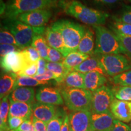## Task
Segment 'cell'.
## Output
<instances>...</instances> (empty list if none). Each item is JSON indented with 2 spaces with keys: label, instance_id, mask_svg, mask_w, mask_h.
Here are the masks:
<instances>
[{
  "label": "cell",
  "instance_id": "83f0119b",
  "mask_svg": "<svg viewBox=\"0 0 131 131\" xmlns=\"http://www.w3.org/2000/svg\"><path fill=\"white\" fill-rule=\"evenodd\" d=\"M66 114V112L62 108L57 109L55 115L47 124V131H61Z\"/></svg>",
  "mask_w": 131,
  "mask_h": 131
},
{
  "label": "cell",
  "instance_id": "b9f144b4",
  "mask_svg": "<svg viewBox=\"0 0 131 131\" xmlns=\"http://www.w3.org/2000/svg\"><path fill=\"white\" fill-rule=\"evenodd\" d=\"M34 78L41 81H49L52 80H55V81L56 80V76L55 74L48 69L46 70L43 74L36 75L34 77Z\"/></svg>",
  "mask_w": 131,
  "mask_h": 131
},
{
  "label": "cell",
  "instance_id": "9c48e42d",
  "mask_svg": "<svg viewBox=\"0 0 131 131\" xmlns=\"http://www.w3.org/2000/svg\"><path fill=\"white\" fill-rule=\"evenodd\" d=\"M52 16L50 9H40L21 14L17 19L32 27H43Z\"/></svg>",
  "mask_w": 131,
  "mask_h": 131
},
{
  "label": "cell",
  "instance_id": "d590c367",
  "mask_svg": "<svg viewBox=\"0 0 131 131\" xmlns=\"http://www.w3.org/2000/svg\"><path fill=\"white\" fill-rule=\"evenodd\" d=\"M94 6L97 7L112 8L120 4L123 0H88Z\"/></svg>",
  "mask_w": 131,
  "mask_h": 131
},
{
  "label": "cell",
  "instance_id": "836d02e7",
  "mask_svg": "<svg viewBox=\"0 0 131 131\" xmlns=\"http://www.w3.org/2000/svg\"><path fill=\"white\" fill-rule=\"evenodd\" d=\"M112 19L131 25V6L123 5L119 12L113 16Z\"/></svg>",
  "mask_w": 131,
  "mask_h": 131
},
{
  "label": "cell",
  "instance_id": "8992f818",
  "mask_svg": "<svg viewBox=\"0 0 131 131\" xmlns=\"http://www.w3.org/2000/svg\"><path fill=\"white\" fill-rule=\"evenodd\" d=\"M1 27L7 29L14 36L21 49L30 46L34 36L37 35V28L31 27L17 18H5Z\"/></svg>",
  "mask_w": 131,
  "mask_h": 131
},
{
  "label": "cell",
  "instance_id": "e0dca14e",
  "mask_svg": "<svg viewBox=\"0 0 131 131\" xmlns=\"http://www.w3.org/2000/svg\"><path fill=\"white\" fill-rule=\"evenodd\" d=\"M95 49V32L93 27H86L84 34L80 41L78 51L86 55H94Z\"/></svg>",
  "mask_w": 131,
  "mask_h": 131
},
{
  "label": "cell",
  "instance_id": "2e32d148",
  "mask_svg": "<svg viewBox=\"0 0 131 131\" xmlns=\"http://www.w3.org/2000/svg\"><path fill=\"white\" fill-rule=\"evenodd\" d=\"M57 109L52 104L37 101L33 104L32 117L47 124L55 115Z\"/></svg>",
  "mask_w": 131,
  "mask_h": 131
},
{
  "label": "cell",
  "instance_id": "ee69618b",
  "mask_svg": "<svg viewBox=\"0 0 131 131\" xmlns=\"http://www.w3.org/2000/svg\"><path fill=\"white\" fill-rule=\"evenodd\" d=\"M112 131H131V127L124 122L115 119Z\"/></svg>",
  "mask_w": 131,
  "mask_h": 131
},
{
  "label": "cell",
  "instance_id": "74e56055",
  "mask_svg": "<svg viewBox=\"0 0 131 131\" xmlns=\"http://www.w3.org/2000/svg\"><path fill=\"white\" fill-rule=\"evenodd\" d=\"M64 58V57L61 52L49 46L47 61L51 62V63H62Z\"/></svg>",
  "mask_w": 131,
  "mask_h": 131
},
{
  "label": "cell",
  "instance_id": "7a4b0ae2",
  "mask_svg": "<svg viewBox=\"0 0 131 131\" xmlns=\"http://www.w3.org/2000/svg\"><path fill=\"white\" fill-rule=\"evenodd\" d=\"M60 0H7L2 15L5 18H17L19 15L40 9L58 7ZM1 15V16H2Z\"/></svg>",
  "mask_w": 131,
  "mask_h": 131
},
{
  "label": "cell",
  "instance_id": "44dd1931",
  "mask_svg": "<svg viewBox=\"0 0 131 131\" xmlns=\"http://www.w3.org/2000/svg\"><path fill=\"white\" fill-rule=\"evenodd\" d=\"M17 74L11 72H4L1 75L0 79V98H3L9 96L10 94L14 90L16 80Z\"/></svg>",
  "mask_w": 131,
  "mask_h": 131
},
{
  "label": "cell",
  "instance_id": "4316f807",
  "mask_svg": "<svg viewBox=\"0 0 131 131\" xmlns=\"http://www.w3.org/2000/svg\"><path fill=\"white\" fill-rule=\"evenodd\" d=\"M31 46L38 52L41 58L47 60L49 46L47 43L46 39L43 35H35L34 36Z\"/></svg>",
  "mask_w": 131,
  "mask_h": 131
},
{
  "label": "cell",
  "instance_id": "681fc988",
  "mask_svg": "<svg viewBox=\"0 0 131 131\" xmlns=\"http://www.w3.org/2000/svg\"><path fill=\"white\" fill-rule=\"evenodd\" d=\"M130 127H131V123H130Z\"/></svg>",
  "mask_w": 131,
  "mask_h": 131
},
{
  "label": "cell",
  "instance_id": "7402d4cb",
  "mask_svg": "<svg viewBox=\"0 0 131 131\" xmlns=\"http://www.w3.org/2000/svg\"><path fill=\"white\" fill-rule=\"evenodd\" d=\"M73 70L79 72L83 73H86L90 72L96 71L106 75L105 72L97 57L95 55L89 57L78 66L73 69Z\"/></svg>",
  "mask_w": 131,
  "mask_h": 131
},
{
  "label": "cell",
  "instance_id": "d4e9b609",
  "mask_svg": "<svg viewBox=\"0 0 131 131\" xmlns=\"http://www.w3.org/2000/svg\"><path fill=\"white\" fill-rule=\"evenodd\" d=\"M9 96L1 99L0 104V129L1 131H10L8 125L7 118H9L10 110Z\"/></svg>",
  "mask_w": 131,
  "mask_h": 131
},
{
  "label": "cell",
  "instance_id": "277c9868",
  "mask_svg": "<svg viewBox=\"0 0 131 131\" xmlns=\"http://www.w3.org/2000/svg\"><path fill=\"white\" fill-rule=\"evenodd\" d=\"M95 32L94 55L124 54L119 39L111 29L103 26H92Z\"/></svg>",
  "mask_w": 131,
  "mask_h": 131
},
{
  "label": "cell",
  "instance_id": "ba28073f",
  "mask_svg": "<svg viewBox=\"0 0 131 131\" xmlns=\"http://www.w3.org/2000/svg\"><path fill=\"white\" fill-rule=\"evenodd\" d=\"M115 99L112 89L104 85L92 92L91 112L92 114H101L111 112L110 107Z\"/></svg>",
  "mask_w": 131,
  "mask_h": 131
},
{
  "label": "cell",
  "instance_id": "30bf717a",
  "mask_svg": "<svg viewBox=\"0 0 131 131\" xmlns=\"http://www.w3.org/2000/svg\"><path fill=\"white\" fill-rule=\"evenodd\" d=\"M91 111H73L68 114L69 131H91Z\"/></svg>",
  "mask_w": 131,
  "mask_h": 131
},
{
  "label": "cell",
  "instance_id": "5bb4252c",
  "mask_svg": "<svg viewBox=\"0 0 131 131\" xmlns=\"http://www.w3.org/2000/svg\"><path fill=\"white\" fill-rule=\"evenodd\" d=\"M110 111L115 119L124 123H129L131 121V101L115 98L111 105Z\"/></svg>",
  "mask_w": 131,
  "mask_h": 131
},
{
  "label": "cell",
  "instance_id": "4fadbf2b",
  "mask_svg": "<svg viewBox=\"0 0 131 131\" xmlns=\"http://www.w3.org/2000/svg\"><path fill=\"white\" fill-rule=\"evenodd\" d=\"M115 119L111 112L92 114L91 131H112Z\"/></svg>",
  "mask_w": 131,
  "mask_h": 131
},
{
  "label": "cell",
  "instance_id": "60d3db41",
  "mask_svg": "<svg viewBox=\"0 0 131 131\" xmlns=\"http://www.w3.org/2000/svg\"><path fill=\"white\" fill-rule=\"evenodd\" d=\"M21 49L18 46L12 45H6V44H1L0 45V55L1 57H4L10 52L17 51V50H21Z\"/></svg>",
  "mask_w": 131,
  "mask_h": 131
},
{
  "label": "cell",
  "instance_id": "9a60e30c",
  "mask_svg": "<svg viewBox=\"0 0 131 131\" xmlns=\"http://www.w3.org/2000/svg\"><path fill=\"white\" fill-rule=\"evenodd\" d=\"M45 34L49 47L58 50L64 57L69 53L65 46L63 36L58 30L52 28L50 26L46 28Z\"/></svg>",
  "mask_w": 131,
  "mask_h": 131
},
{
  "label": "cell",
  "instance_id": "6da1fadb",
  "mask_svg": "<svg viewBox=\"0 0 131 131\" xmlns=\"http://www.w3.org/2000/svg\"><path fill=\"white\" fill-rule=\"evenodd\" d=\"M58 7L66 15L87 25L103 26L109 17L107 13L88 7L77 0H60Z\"/></svg>",
  "mask_w": 131,
  "mask_h": 131
},
{
  "label": "cell",
  "instance_id": "7c38bea8",
  "mask_svg": "<svg viewBox=\"0 0 131 131\" xmlns=\"http://www.w3.org/2000/svg\"><path fill=\"white\" fill-rule=\"evenodd\" d=\"M21 50L10 52L4 57H1V68L3 72L17 74L23 69L27 66L21 55Z\"/></svg>",
  "mask_w": 131,
  "mask_h": 131
},
{
  "label": "cell",
  "instance_id": "1f68e13d",
  "mask_svg": "<svg viewBox=\"0 0 131 131\" xmlns=\"http://www.w3.org/2000/svg\"><path fill=\"white\" fill-rule=\"evenodd\" d=\"M112 91L116 99L131 101V87L115 86L112 88Z\"/></svg>",
  "mask_w": 131,
  "mask_h": 131
},
{
  "label": "cell",
  "instance_id": "484cf974",
  "mask_svg": "<svg viewBox=\"0 0 131 131\" xmlns=\"http://www.w3.org/2000/svg\"><path fill=\"white\" fill-rule=\"evenodd\" d=\"M47 69L50 70L55 74L56 76L55 81L59 84L63 83L66 75L71 72V70L66 68L63 63L48 62L47 64Z\"/></svg>",
  "mask_w": 131,
  "mask_h": 131
},
{
  "label": "cell",
  "instance_id": "52a82bcc",
  "mask_svg": "<svg viewBox=\"0 0 131 131\" xmlns=\"http://www.w3.org/2000/svg\"><path fill=\"white\" fill-rule=\"evenodd\" d=\"M100 62L106 75L114 77L131 69V61L122 54L94 55Z\"/></svg>",
  "mask_w": 131,
  "mask_h": 131
},
{
  "label": "cell",
  "instance_id": "7dc6e473",
  "mask_svg": "<svg viewBox=\"0 0 131 131\" xmlns=\"http://www.w3.org/2000/svg\"><path fill=\"white\" fill-rule=\"evenodd\" d=\"M61 131H69V115L66 114L64 122L62 126Z\"/></svg>",
  "mask_w": 131,
  "mask_h": 131
},
{
  "label": "cell",
  "instance_id": "4dcf8cb0",
  "mask_svg": "<svg viewBox=\"0 0 131 131\" xmlns=\"http://www.w3.org/2000/svg\"><path fill=\"white\" fill-rule=\"evenodd\" d=\"M21 53L27 66L36 63L41 58L38 52L32 46L22 49L21 50Z\"/></svg>",
  "mask_w": 131,
  "mask_h": 131
},
{
  "label": "cell",
  "instance_id": "8d00e7d4",
  "mask_svg": "<svg viewBox=\"0 0 131 131\" xmlns=\"http://www.w3.org/2000/svg\"><path fill=\"white\" fill-rule=\"evenodd\" d=\"M0 42L1 44H6V45H12L18 46L14 36L7 29L1 28L0 32Z\"/></svg>",
  "mask_w": 131,
  "mask_h": 131
},
{
  "label": "cell",
  "instance_id": "7bdbcfd3",
  "mask_svg": "<svg viewBox=\"0 0 131 131\" xmlns=\"http://www.w3.org/2000/svg\"><path fill=\"white\" fill-rule=\"evenodd\" d=\"M11 131H37L34 123L31 119H27L18 128Z\"/></svg>",
  "mask_w": 131,
  "mask_h": 131
},
{
  "label": "cell",
  "instance_id": "f1b7e54d",
  "mask_svg": "<svg viewBox=\"0 0 131 131\" xmlns=\"http://www.w3.org/2000/svg\"><path fill=\"white\" fill-rule=\"evenodd\" d=\"M108 26H109V29H111L115 34L131 36L130 24L112 19L109 23Z\"/></svg>",
  "mask_w": 131,
  "mask_h": 131
},
{
  "label": "cell",
  "instance_id": "5b68a950",
  "mask_svg": "<svg viewBox=\"0 0 131 131\" xmlns=\"http://www.w3.org/2000/svg\"><path fill=\"white\" fill-rule=\"evenodd\" d=\"M61 93L66 107L73 111H91L92 92L86 89L65 88Z\"/></svg>",
  "mask_w": 131,
  "mask_h": 131
},
{
  "label": "cell",
  "instance_id": "ffe728a7",
  "mask_svg": "<svg viewBox=\"0 0 131 131\" xmlns=\"http://www.w3.org/2000/svg\"><path fill=\"white\" fill-rule=\"evenodd\" d=\"M107 83L105 75L93 71L84 73L85 89L94 92Z\"/></svg>",
  "mask_w": 131,
  "mask_h": 131
},
{
  "label": "cell",
  "instance_id": "d6a6232c",
  "mask_svg": "<svg viewBox=\"0 0 131 131\" xmlns=\"http://www.w3.org/2000/svg\"><path fill=\"white\" fill-rule=\"evenodd\" d=\"M110 80L116 86L131 87V69L112 77Z\"/></svg>",
  "mask_w": 131,
  "mask_h": 131
},
{
  "label": "cell",
  "instance_id": "f6af8a7d",
  "mask_svg": "<svg viewBox=\"0 0 131 131\" xmlns=\"http://www.w3.org/2000/svg\"><path fill=\"white\" fill-rule=\"evenodd\" d=\"M47 60L40 58L37 62V75H41L45 72L47 70Z\"/></svg>",
  "mask_w": 131,
  "mask_h": 131
},
{
  "label": "cell",
  "instance_id": "8fae6325",
  "mask_svg": "<svg viewBox=\"0 0 131 131\" xmlns=\"http://www.w3.org/2000/svg\"><path fill=\"white\" fill-rule=\"evenodd\" d=\"M36 100L45 104L60 106L64 104L61 90L54 87L42 86L37 90L35 94Z\"/></svg>",
  "mask_w": 131,
  "mask_h": 131
},
{
  "label": "cell",
  "instance_id": "e575fe53",
  "mask_svg": "<svg viewBox=\"0 0 131 131\" xmlns=\"http://www.w3.org/2000/svg\"><path fill=\"white\" fill-rule=\"evenodd\" d=\"M122 45L124 55L131 61V36L116 34Z\"/></svg>",
  "mask_w": 131,
  "mask_h": 131
},
{
  "label": "cell",
  "instance_id": "ab89813d",
  "mask_svg": "<svg viewBox=\"0 0 131 131\" xmlns=\"http://www.w3.org/2000/svg\"><path fill=\"white\" fill-rule=\"evenodd\" d=\"M25 119L21 118L16 117H9L8 118V125L10 130H15L25 122Z\"/></svg>",
  "mask_w": 131,
  "mask_h": 131
},
{
  "label": "cell",
  "instance_id": "ac0fdd59",
  "mask_svg": "<svg viewBox=\"0 0 131 131\" xmlns=\"http://www.w3.org/2000/svg\"><path fill=\"white\" fill-rule=\"evenodd\" d=\"M35 89L31 87H20L14 89L9 96L10 101L34 104L36 103Z\"/></svg>",
  "mask_w": 131,
  "mask_h": 131
},
{
  "label": "cell",
  "instance_id": "bcb514c9",
  "mask_svg": "<svg viewBox=\"0 0 131 131\" xmlns=\"http://www.w3.org/2000/svg\"><path fill=\"white\" fill-rule=\"evenodd\" d=\"M32 120L34 123V125L37 131H47V124L37 119L32 116Z\"/></svg>",
  "mask_w": 131,
  "mask_h": 131
},
{
  "label": "cell",
  "instance_id": "c3c4849f",
  "mask_svg": "<svg viewBox=\"0 0 131 131\" xmlns=\"http://www.w3.org/2000/svg\"><path fill=\"white\" fill-rule=\"evenodd\" d=\"M129 1H130V2H131V0H129Z\"/></svg>",
  "mask_w": 131,
  "mask_h": 131
},
{
  "label": "cell",
  "instance_id": "d6986e66",
  "mask_svg": "<svg viewBox=\"0 0 131 131\" xmlns=\"http://www.w3.org/2000/svg\"><path fill=\"white\" fill-rule=\"evenodd\" d=\"M33 104L29 103L10 101L9 117H16L23 118L25 120L30 119L32 116Z\"/></svg>",
  "mask_w": 131,
  "mask_h": 131
},
{
  "label": "cell",
  "instance_id": "603a6c76",
  "mask_svg": "<svg viewBox=\"0 0 131 131\" xmlns=\"http://www.w3.org/2000/svg\"><path fill=\"white\" fill-rule=\"evenodd\" d=\"M89 57V55L81 53L77 50L69 53L66 57H64L62 63L66 68L72 71L73 69L81 64Z\"/></svg>",
  "mask_w": 131,
  "mask_h": 131
},
{
  "label": "cell",
  "instance_id": "cb8c5ba5",
  "mask_svg": "<svg viewBox=\"0 0 131 131\" xmlns=\"http://www.w3.org/2000/svg\"><path fill=\"white\" fill-rule=\"evenodd\" d=\"M63 83L67 88L85 89L84 73L72 70L66 75Z\"/></svg>",
  "mask_w": 131,
  "mask_h": 131
},
{
  "label": "cell",
  "instance_id": "f35d334b",
  "mask_svg": "<svg viewBox=\"0 0 131 131\" xmlns=\"http://www.w3.org/2000/svg\"><path fill=\"white\" fill-rule=\"evenodd\" d=\"M37 73V63L29 64L17 73L18 76L21 77H34Z\"/></svg>",
  "mask_w": 131,
  "mask_h": 131
},
{
  "label": "cell",
  "instance_id": "f546056e",
  "mask_svg": "<svg viewBox=\"0 0 131 131\" xmlns=\"http://www.w3.org/2000/svg\"><path fill=\"white\" fill-rule=\"evenodd\" d=\"M49 83V81H41L34 77H30L18 76L14 89L20 87H34L41 85H46Z\"/></svg>",
  "mask_w": 131,
  "mask_h": 131
},
{
  "label": "cell",
  "instance_id": "3957f363",
  "mask_svg": "<svg viewBox=\"0 0 131 131\" xmlns=\"http://www.w3.org/2000/svg\"><path fill=\"white\" fill-rule=\"evenodd\" d=\"M52 28L57 29L63 36L66 47L69 53L77 51L80 42L84 35L86 26L69 19H60L53 23Z\"/></svg>",
  "mask_w": 131,
  "mask_h": 131
}]
</instances>
